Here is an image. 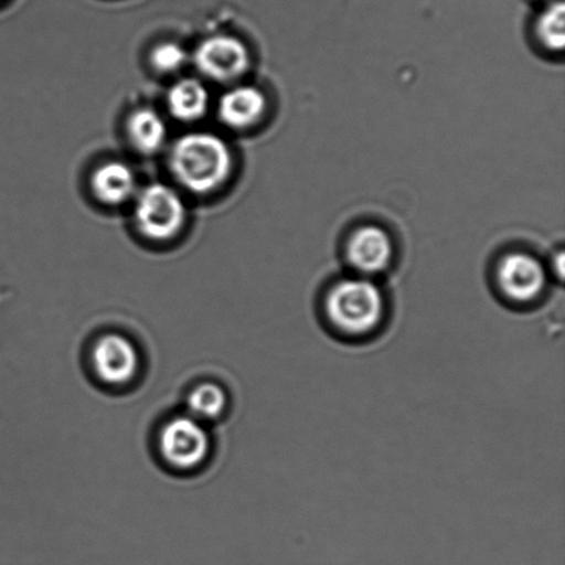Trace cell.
<instances>
[{
    "instance_id": "cell-1",
    "label": "cell",
    "mask_w": 565,
    "mask_h": 565,
    "mask_svg": "<svg viewBox=\"0 0 565 565\" xmlns=\"http://www.w3.org/2000/svg\"><path fill=\"white\" fill-rule=\"evenodd\" d=\"M320 312L326 330L349 343L374 340L390 318L385 292L359 275L335 281L324 294Z\"/></svg>"
},
{
    "instance_id": "cell-2",
    "label": "cell",
    "mask_w": 565,
    "mask_h": 565,
    "mask_svg": "<svg viewBox=\"0 0 565 565\" xmlns=\"http://www.w3.org/2000/svg\"><path fill=\"white\" fill-rule=\"evenodd\" d=\"M170 170L188 191L206 195L230 180L234 157L228 143L213 132H190L171 148Z\"/></svg>"
},
{
    "instance_id": "cell-3",
    "label": "cell",
    "mask_w": 565,
    "mask_h": 565,
    "mask_svg": "<svg viewBox=\"0 0 565 565\" xmlns=\"http://www.w3.org/2000/svg\"><path fill=\"white\" fill-rule=\"evenodd\" d=\"M138 231L149 241L173 239L184 228L186 207L180 193L164 184H151L138 193L135 207Z\"/></svg>"
},
{
    "instance_id": "cell-4",
    "label": "cell",
    "mask_w": 565,
    "mask_h": 565,
    "mask_svg": "<svg viewBox=\"0 0 565 565\" xmlns=\"http://www.w3.org/2000/svg\"><path fill=\"white\" fill-rule=\"evenodd\" d=\"M160 456L170 468L188 472L202 467L212 450V440L201 420L191 415H177L160 429Z\"/></svg>"
},
{
    "instance_id": "cell-5",
    "label": "cell",
    "mask_w": 565,
    "mask_h": 565,
    "mask_svg": "<svg viewBox=\"0 0 565 565\" xmlns=\"http://www.w3.org/2000/svg\"><path fill=\"white\" fill-rule=\"evenodd\" d=\"M495 285L503 301L514 308H530L544 298L550 275L539 258L511 253L498 264Z\"/></svg>"
},
{
    "instance_id": "cell-6",
    "label": "cell",
    "mask_w": 565,
    "mask_h": 565,
    "mask_svg": "<svg viewBox=\"0 0 565 565\" xmlns=\"http://www.w3.org/2000/svg\"><path fill=\"white\" fill-rule=\"evenodd\" d=\"M92 365L104 385L124 387L130 385L140 371V353L129 338L105 334L94 343Z\"/></svg>"
},
{
    "instance_id": "cell-7",
    "label": "cell",
    "mask_w": 565,
    "mask_h": 565,
    "mask_svg": "<svg viewBox=\"0 0 565 565\" xmlns=\"http://www.w3.org/2000/svg\"><path fill=\"white\" fill-rule=\"evenodd\" d=\"M195 64L209 79L221 83L232 82L246 74L250 65V53L241 39L214 35L199 44Z\"/></svg>"
},
{
    "instance_id": "cell-8",
    "label": "cell",
    "mask_w": 565,
    "mask_h": 565,
    "mask_svg": "<svg viewBox=\"0 0 565 565\" xmlns=\"http://www.w3.org/2000/svg\"><path fill=\"white\" fill-rule=\"evenodd\" d=\"M347 254L349 264L359 276L373 279L390 268L393 245L384 230L374 225L363 226L352 235Z\"/></svg>"
},
{
    "instance_id": "cell-9",
    "label": "cell",
    "mask_w": 565,
    "mask_h": 565,
    "mask_svg": "<svg viewBox=\"0 0 565 565\" xmlns=\"http://www.w3.org/2000/svg\"><path fill=\"white\" fill-rule=\"evenodd\" d=\"M267 110V98L254 86H236L225 92L218 103V118L231 129L256 126Z\"/></svg>"
},
{
    "instance_id": "cell-10",
    "label": "cell",
    "mask_w": 565,
    "mask_h": 565,
    "mask_svg": "<svg viewBox=\"0 0 565 565\" xmlns=\"http://www.w3.org/2000/svg\"><path fill=\"white\" fill-rule=\"evenodd\" d=\"M136 174L129 164L114 160L93 171L92 191L107 206H120L129 202L136 192Z\"/></svg>"
},
{
    "instance_id": "cell-11",
    "label": "cell",
    "mask_w": 565,
    "mask_h": 565,
    "mask_svg": "<svg viewBox=\"0 0 565 565\" xmlns=\"http://www.w3.org/2000/svg\"><path fill=\"white\" fill-rule=\"evenodd\" d=\"M209 104L210 96L206 86L193 77L174 83L168 94L170 114L184 124L202 119L207 113Z\"/></svg>"
},
{
    "instance_id": "cell-12",
    "label": "cell",
    "mask_w": 565,
    "mask_h": 565,
    "mask_svg": "<svg viewBox=\"0 0 565 565\" xmlns=\"http://www.w3.org/2000/svg\"><path fill=\"white\" fill-rule=\"evenodd\" d=\"M132 147L143 154H153L163 148L168 138V127L153 109L141 108L130 115L127 121Z\"/></svg>"
},
{
    "instance_id": "cell-13",
    "label": "cell",
    "mask_w": 565,
    "mask_h": 565,
    "mask_svg": "<svg viewBox=\"0 0 565 565\" xmlns=\"http://www.w3.org/2000/svg\"><path fill=\"white\" fill-rule=\"evenodd\" d=\"M188 415L201 420V423H213L223 417L228 396L226 392L213 382H203L193 387L186 398Z\"/></svg>"
},
{
    "instance_id": "cell-14",
    "label": "cell",
    "mask_w": 565,
    "mask_h": 565,
    "mask_svg": "<svg viewBox=\"0 0 565 565\" xmlns=\"http://www.w3.org/2000/svg\"><path fill=\"white\" fill-rule=\"evenodd\" d=\"M565 9L563 2L553 3L541 14L539 35L541 42L552 52H562L565 43Z\"/></svg>"
},
{
    "instance_id": "cell-15",
    "label": "cell",
    "mask_w": 565,
    "mask_h": 565,
    "mask_svg": "<svg viewBox=\"0 0 565 565\" xmlns=\"http://www.w3.org/2000/svg\"><path fill=\"white\" fill-rule=\"evenodd\" d=\"M188 54L180 44L169 42L152 50L151 63L162 74H174L185 65Z\"/></svg>"
}]
</instances>
